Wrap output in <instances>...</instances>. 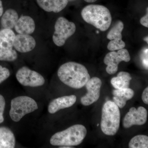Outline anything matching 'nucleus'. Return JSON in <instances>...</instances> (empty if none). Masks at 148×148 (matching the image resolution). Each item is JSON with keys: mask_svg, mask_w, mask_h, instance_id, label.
Masks as SVG:
<instances>
[{"mask_svg": "<svg viewBox=\"0 0 148 148\" xmlns=\"http://www.w3.org/2000/svg\"><path fill=\"white\" fill-rule=\"evenodd\" d=\"M54 33L52 37L56 45L61 47L65 44L66 40L75 34V25L64 17H59L56 22Z\"/></svg>", "mask_w": 148, "mask_h": 148, "instance_id": "7", "label": "nucleus"}, {"mask_svg": "<svg viewBox=\"0 0 148 148\" xmlns=\"http://www.w3.org/2000/svg\"><path fill=\"white\" fill-rule=\"evenodd\" d=\"M18 19V14L16 11L12 9L8 10L3 14L1 19V25L3 29H13Z\"/></svg>", "mask_w": 148, "mask_h": 148, "instance_id": "17", "label": "nucleus"}, {"mask_svg": "<svg viewBox=\"0 0 148 148\" xmlns=\"http://www.w3.org/2000/svg\"><path fill=\"white\" fill-rule=\"evenodd\" d=\"M125 46V44L123 40L120 41L112 40L110 41L107 46L108 50L111 51H115L124 48Z\"/></svg>", "mask_w": 148, "mask_h": 148, "instance_id": "22", "label": "nucleus"}, {"mask_svg": "<svg viewBox=\"0 0 148 148\" xmlns=\"http://www.w3.org/2000/svg\"><path fill=\"white\" fill-rule=\"evenodd\" d=\"M85 85L87 92L82 97L80 101L83 106H88L98 101L100 98L102 81L99 78L93 77Z\"/></svg>", "mask_w": 148, "mask_h": 148, "instance_id": "10", "label": "nucleus"}, {"mask_svg": "<svg viewBox=\"0 0 148 148\" xmlns=\"http://www.w3.org/2000/svg\"><path fill=\"white\" fill-rule=\"evenodd\" d=\"M0 148H4L3 146L2 145L1 143H0Z\"/></svg>", "mask_w": 148, "mask_h": 148, "instance_id": "29", "label": "nucleus"}, {"mask_svg": "<svg viewBox=\"0 0 148 148\" xmlns=\"http://www.w3.org/2000/svg\"><path fill=\"white\" fill-rule=\"evenodd\" d=\"M10 76V72L7 68L0 65V84L4 81Z\"/></svg>", "mask_w": 148, "mask_h": 148, "instance_id": "23", "label": "nucleus"}, {"mask_svg": "<svg viewBox=\"0 0 148 148\" xmlns=\"http://www.w3.org/2000/svg\"><path fill=\"white\" fill-rule=\"evenodd\" d=\"M16 77L18 82L25 86L38 87L45 83V79L41 74L26 66L18 69Z\"/></svg>", "mask_w": 148, "mask_h": 148, "instance_id": "8", "label": "nucleus"}, {"mask_svg": "<svg viewBox=\"0 0 148 148\" xmlns=\"http://www.w3.org/2000/svg\"><path fill=\"white\" fill-rule=\"evenodd\" d=\"M3 12V6L2 1L0 0V17L2 16Z\"/></svg>", "mask_w": 148, "mask_h": 148, "instance_id": "27", "label": "nucleus"}, {"mask_svg": "<svg viewBox=\"0 0 148 148\" xmlns=\"http://www.w3.org/2000/svg\"><path fill=\"white\" fill-rule=\"evenodd\" d=\"M130 59L129 52L124 48L118 50L117 52L112 51L109 52L106 54L104 59V63L107 66L106 72L110 75L116 73L120 62H128L130 61Z\"/></svg>", "mask_w": 148, "mask_h": 148, "instance_id": "9", "label": "nucleus"}, {"mask_svg": "<svg viewBox=\"0 0 148 148\" xmlns=\"http://www.w3.org/2000/svg\"><path fill=\"white\" fill-rule=\"evenodd\" d=\"M36 46L35 39L30 35L18 34L15 35L14 40L13 47L18 52H29L33 50Z\"/></svg>", "mask_w": 148, "mask_h": 148, "instance_id": "12", "label": "nucleus"}, {"mask_svg": "<svg viewBox=\"0 0 148 148\" xmlns=\"http://www.w3.org/2000/svg\"><path fill=\"white\" fill-rule=\"evenodd\" d=\"M38 109L37 103L33 98L27 96H18L11 102L10 116L12 121L17 122L27 114Z\"/></svg>", "mask_w": 148, "mask_h": 148, "instance_id": "5", "label": "nucleus"}, {"mask_svg": "<svg viewBox=\"0 0 148 148\" xmlns=\"http://www.w3.org/2000/svg\"><path fill=\"white\" fill-rule=\"evenodd\" d=\"M14 28L18 34L30 35L34 32L36 25L32 17L22 16L18 18Z\"/></svg>", "mask_w": 148, "mask_h": 148, "instance_id": "14", "label": "nucleus"}, {"mask_svg": "<svg viewBox=\"0 0 148 148\" xmlns=\"http://www.w3.org/2000/svg\"><path fill=\"white\" fill-rule=\"evenodd\" d=\"M37 2L45 11L58 13L66 7L68 0H37Z\"/></svg>", "mask_w": 148, "mask_h": 148, "instance_id": "15", "label": "nucleus"}, {"mask_svg": "<svg viewBox=\"0 0 148 148\" xmlns=\"http://www.w3.org/2000/svg\"><path fill=\"white\" fill-rule=\"evenodd\" d=\"M120 119L118 106L114 102L107 101L102 110L101 126L102 132L109 136L115 135L119 128Z\"/></svg>", "mask_w": 148, "mask_h": 148, "instance_id": "4", "label": "nucleus"}, {"mask_svg": "<svg viewBox=\"0 0 148 148\" xmlns=\"http://www.w3.org/2000/svg\"><path fill=\"white\" fill-rule=\"evenodd\" d=\"M58 76L64 84L76 89L84 87L90 78L86 68L75 62H67L61 65L58 70Z\"/></svg>", "mask_w": 148, "mask_h": 148, "instance_id": "1", "label": "nucleus"}, {"mask_svg": "<svg viewBox=\"0 0 148 148\" xmlns=\"http://www.w3.org/2000/svg\"><path fill=\"white\" fill-rule=\"evenodd\" d=\"M124 28V24L121 21H119L114 24L108 33L107 37L108 39L120 41L122 40V32Z\"/></svg>", "mask_w": 148, "mask_h": 148, "instance_id": "20", "label": "nucleus"}, {"mask_svg": "<svg viewBox=\"0 0 148 148\" xmlns=\"http://www.w3.org/2000/svg\"><path fill=\"white\" fill-rule=\"evenodd\" d=\"M147 111L144 107L141 106L138 107V109L132 107L125 116L123 125L125 128L134 125H143L147 121Z\"/></svg>", "mask_w": 148, "mask_h": 148, "instance_id": "11", "label": "nucleus"}, {"mask_svg": "<svg viewBox=\"0 0 148 148\" xmlns=\"http://www.w3.org/2000/svg\"><path fill=\"white\" fill-rule=\"evenodd\" d=\"M76 100V96L73 95L56 98L49 103L48 110L50 114L55 113L62 109L71 107L75 103Z\"/></svg>", "mask_w": 148, "mask_h": 148, "instance_id": "13", "label": "nucleus"}, {"mask_svg": "<svg viewBox=\"0 0 148 148\" xmlns=\"http://www.w3.org/2000/svg\"><path fill=\"white\" fill-rule=\"evenodd\" d=\"M142 100L145 104H148V87H146L142 94Z\"/></svg>", "mask_w": 148, "mask_h": 148, "instance_id": "26", "label": "nucleus"}, {"mask_svg": "<svg viewBox=\"0 0 148 148\" xmlns=\"http://www.w3.org/2000/svg\"><path fill=\"white\" fill-rule=\"evenodd\" d=\"M132 77L127 72L121 71L111 80V84L115 89L128 88Z\"/></svg>", "mask_w": 148, "mask_h": 148, "instance_id": "18", "label": "nucleus"}, {"mask_svg": "<svg viewBox=\"0 0 148 148\" xmlns=\"http://www.w3.org/2000/svg\"><path fill=\"white\" fill-rule=\"evenodd\" d=\"M129 147L148 148V136L145 135H138L135 136L130 141Z\"/></svg>", "mask_w": 148, "mask_h": 148, "instance_id": "21", "label": "nucleus"}, {"mask_svg": "<svg viewBox=\"0 0 148 148\" xmlns=\"http://www.w3.org/2000/svg\"><path fill=\"white\" fill-rule=\"evenodd\" d=\"M83 19L102 32L109 29L112 23L110 12L106 7L100 5H89L81 12Z\"/></svg>", "mask_w": 148, "mask_h": 148, "instance_id": "2", "label": "nucleus"}, {"mask_svg": "<svg viewBox=\"0 0 148 148\" xmlns=\"http://www.w3.org/2000/svg\"><path fill=\"white\" fill-rule=\"evenodd\" d=\"M87 134V130L81 124H76L63 131L56 132L51 137L50 144L54 146L72 147L82 143Z\"/></svg>", "mask_w": 148, "mask_h": 148, "instance_id": "3", "label": "nucleus"}, {"mask_svg": "<svg viewBox=\"0 0 148 148\" xmlns=\"http://www.w3.org/2000/svg\"><path fill=\"white\" fill-rule=\"evenodd\" d=\"M85 1L88 3H92L95 2L97 0H84Z\"/></svg>", "mask_w": 148, "mask_h": 148, "instance_id": "28", "label": "nucleus"}, {"mask_svg": "<svg viewBox=\"0 0 148 148\" xmlns=\"http://www.w3.org/2000/svg\"><path fill=\"white\" fill-rule=\"evenodd\" d=\"M98 125H98H99V124H98V125Z\"/></svg>", "mask_w": 148, "mask_h": 148, "instance_id": "30", "label": "nucleus"}, {"mask_svg": "<svg viewBox=\"0 0 148 148\" xmlns=\"http://www.w3.org/2000/svg\"><path fill=\"white\" fill-rule=\"evenodd\" d=\"M5 106V101L3 95L0 94V124L2 123L4 120L3 113Z\"/></svg>", "mask_w": 148, "mask_h": 148, "instance_id": "24", "label": "nucleus"}, {"mask_svg": "<svg viewBox=\"0 0 148 148\" xmlns=\"http://www.w3.org/2000/svg\"><path fill=\"white\" fill-rule=\"evenodd\" d=\"M112 94L114 103L119 108H122L126 105L127 101L133 98L135 93L134 90L128 88L115 89L113 90Z\"/></svg>", "mask_w": 148, "mask_h": 148, "instance_id": "16", "label": "nucleus"}, {"mask_svg": "<svg viewBox=\"0 0 148 148\" xmlns=\"http://www.w3.org/2000/svg\"><path fill=\"white\" fill-rule=\"evenodd\" d=\"M15 34L11 29H2L0 31V61H13L18 57L13 49Z\"/></svg>", "mask_w": 148, "mask_h": 148, "instance_id": "6", "label": "nucleus"}, {"mask_svg": "<svg viewBox=\"0 0 148 148\" xmlns=\"http://www.w3.org/2000/svg\"><path fill=\"white\" fill-rule=\"evenodd\" d=\"M14 134L8 127H0V143L4 148H14L15 145Z\"/></svg>", "mask_w": 148, "mask_h": 148, "instance_id": "19", "label": "nucleus"}, {"mask_svg": "<svg viewBox=\"0 0 148 148\" xmlns=\"http://www.w3.org/2000/svg\"><path fill=\"white\" fill-rule=\"evenodd\" d=\"M148 8L147 9V13L145 16H143L140 19V22L141 24L144 27H148Z\"/></svg>", "mask_w": 148, "mask_h": 148, "instance_id": "25", "label": "nucleus"}]
</instances>
